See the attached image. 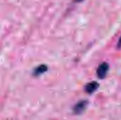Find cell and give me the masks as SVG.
I'll list each match as a JSON object with an SVG mask.
<instances>
[{
	"label": "cell",
	"instance_id": "obj_1",
	"mask_svg": "<svg viewBox=\"0 0 121 120\" xmlns=\"http://www.w3.org/2000/svg\"><path fill=\"white\" fill-rule=\"evenodd\" d=\"M108 71H109V64L106 62H103L99 66L96 70L97 76L100 79H104L106 78Z\"/></svg>",
	"mask_w": 121,
	"mask_h": 120
},
{
	"label": "cell",
	"instance_id": "obj_5",
	"mask_svg": "<svg viewBox=\"0 0 121 120\" xmlns=\"http://www.w3.org/2000/svg\"><path fill=\"white\" fill-rule=\"evenodd\" d=\"M117 47H118V49H121V37H120V39H119V40H118V42Z\"/></svg>",
	"mask_w": 121,
	"mask_h": 120
},
{
	"label": "cell",
	"instance_id": "obj_2",
	"mask_svg": "<svg viewBox=\"0 0 121 120\" xmlns=\"http://www.w3.org/2000/svg\"><path fill=\"white\" fill-rule=\"evenodd\" d=\"M88 105V102L86 100H81L78 103H77L73 108V112L75 115L82 114Z\"/></svg>",
	"mask_w": 121,
	"mask_h": 120
},
{
	"label": "cell",
	"instance_id": "obj_6",
	"mask_svg": "<svg viewBox=\"0 0 121 120\" xmlns=\"http://www.w3.org/2000/svg\"><path fill=\"white\" fill-rule=\"evenodd\" d=\"M83 0H75V1L76 2H81V1H82Z\"/></svg>",
	"mask_w": 121,
	"mask_h": 120
},
{
	"label": "cell",
	"instance_id": "obj_4",
	"mask_svg": "<svg viewBox=\"0 0 121 120\" xmlns=\"http://www.w3.org/2000/svg\"><path fill=\"white\" fill-rule=\"evenodd\" d=\"M47 71V66L45 65H40L39 66H38L35 69V71L33 72L35 76H39L42 74H43L44 72H45Z\"/></svg>",
	"mask_w": 121,
	"mask_h": 120
},
{
	"label": "cell",
	"instance_id": "obj_3",
	"mask_svg": "<svg viewBox=\"0 0 121 120\" xmlns=\"http://www.w3.org/2000/svg\"><path fill=\"white\" fill-rule=\"evenodd\" d=\"M99 84L98 82L91 81L85 86L84 91L88 94H92L94 92H96V91L99 88Z\"/></svg>",
	"mask_w": 121,
	"mask_h": 120
}]
</instances>
